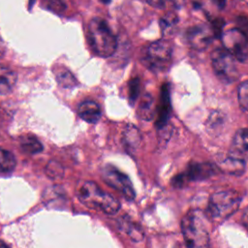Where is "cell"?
Wrapping results in <instances>:
<instances>
[{
	"instance_id": "obj_26",
	"label": "cell",
	"mask_w": 248,
	"mask_h": 248,
	"mask_svg": "<svg viewBox=\"0 0 248 248\" xmlns=\"http://www.w3.org/2000/svg\"><path fill=\"white\" fill-rule=\"evenodd\" d=\"M224 121H225V115L221 111L214 110L208 116L206 125H207V127H209L211 129H216V128L222 126L224 124Z\"/></svg>"
},
{
	"instance_id": "obj_5",
	"label": "cell",
	"mask_w": 248,
	"mask_h": 248,
	"mask_svg": "<svg viewBox=\"0 0 248 248\" xmlns=\"http://www.w3.org/2000/svg\"><path fill=\"white\" fill-rule=\"evenodd\" d=\"M172 46L167 40H158L146 46L141 56V63L148 70L159 73L170 65Z\"/></svg>"
},
{
	"instance_id": "obj_30",
	"label": "cell",
	"mask_w": 248,
	"mask_h": 248,
	"mask_svg": "<svg viewBox=\"0 0 248 248\" xmlns=\"http://www.w3.org/2000/svg\"><path fill=\"white\" fill-rule=\"evenodd\" d=\"M0 248H9V247L3 241L0 240Z\"/></svg>"
},
{
	"instance_id": "obj_22",
	"label": "cell",
	"mask_w": 248,
	"mask_h": 248,
	"mask_svg": "<svg viewBox=\"0 0 248 248\" xmlns=\"http://www.w3.org/2000/svg\"><path fill=\"white\" fill-rule=\"evenodd\" d=\"M177 22H178V17L174 13L170 12V13L166 14L160 19V27H161L162 34L163 35H170L171 33H173L176 28Z\"/></svg>"
},
{
	"instance_id": "obj_19",
	"label": "cell",
	"mask_w": 248,
	"mask_h": 248,
	"mask_svg": "<svg viewBox=\"0 0 248 248\" xmlns=\"http://www.w3.org/2000/svg\"><path fill=\"white\" fill-rule=\"evenodd\" d=\"M155 110L156 108L154 106V99L149 93H145L139 105L138 108V116L144 121H150L153 119L155 115Z\"/></svg>"
},
{
	"instance_id": "obj_31",
	"label": "cell",
	"mask_w": 248,
	"mask_h": 248,
	"mask_svg": "<svg viewBox=\"0 0 248 248\" xmlns=\"http://www.w3.org/2000/svg\"><path fill=\"white\" fill-rule=\"evenodd\" d=\"M3 50H4V48H3V46H2V44L0 42V56L3 54Z\"/></svg>"
},
{
	"instance_id": "obj_14",
	"label": "cell",
	"mask_w": 248,
	"mask_h": 248,
	"mask_svg": "<svg viewBox=\"0 0 248 248\" xmlns=\"http://www.w3.org/2000/svg\"><path fill=\"white\" fill-rule=\"evenodd\" d=\"M78 116L87 123H97L101 116L100 106L94 101H83L78 107Z\"/></svg>"
},
{
	"instance_id": "obj_32",
	"label": "cell",
	"mask_w": 248,
	"mask_h": 248,
	"mask_svg": "<svg viewBox=\"0 0 248 248\" xmlns=\"http://www.w3.org/2000/svg\"><path fill=\"white\" fill-rule=\"evenodd\" d=\"M100 1H101L102 3H104V4H109L111 0H100Z\"/></svg>"
},
{
	"instance_id": "obj_2",
	"label": "cell",
	"mask_w": 248,
	"mask_h": 248,
	"mask_svg": "<svg viewBox=\"0 0 248 248\" xmlns=\"http://www.w3.org/2000/svg\"><path fill=\"white\" fill-rule=\"evenodd\" d=\"M181 232L187 248H211L205 216L202 210L191 209L184 215Z\"/></svg>"
},
{
	"instance_id": "obj_16",
	"label": "cell",
	"mask_w": 248,
	"mask_h": 248,
	"mask_svg": "<svg viewBox=\"0 0 248 248\" xmlns=\"http://www.w3.org/2000/svg\"><path fill=\"white\" fill-rule=\"evenodd\" d=\"M117 226L120 231L124 232L133 241L139 242L141 241L144 238V232L141 229V227L133 222L131 219L128 217H122L118 220Z\"/></svg>"
},
{
	"instance_id": "obj_3",
	"label": "cell",
	"mask_w": 248,
	"mask_h": 248,
	"mask_svg": "<svg viewBox=\"0 0 248 248\" xmlns=\"http://www.w3.org/2000/svg\"><path fill=\"white\" fill-rule=\"evenodd\" d=\"M87 40L93 52L101 57L111 56L117 46V39L107 22L102 18H92L87 27Z\"/></svg>"
},
{
	"instance_id": "obj_18",
	"label": "cell",
	"mask_w": 248,
	"mask_h": 248,
	"mask_svg": "<svg viewBox=\"0 0 248 248\" xmlns=\"http://www.w3.org/2000/svg\"><path fill=\"white\" fill-rule=\"evenodd\" d=\"M16 82V74L10 68L0 65V94H9Z\"/></svg>"
},
{
	"instance_id": "obj_27",
	"label": "cell",
	"mask_w": 248,
	"mask_h": 248,
	"mask_svg": "<svg viewBox=\"0 0 248 248\" xmlns=\"http://www.w3.org/2000/svg\"><path fill=\"white\" fill-rule=\"evenodd\" d=\"M44 4L47 10L56 14L63 13L66 9V3L64 0H44Z\"/></svg>"
},
{
	"instance_id": "obj_1",
	"label": "cell",
	"mask_w": 248,
	"mask_h": 248,
	"mask_svg": "<svg viewBox=\"0 0 248 248\" xmlns=\"http://www.w3.org/2000/svg\"><path fill=\"white\" fill-rule=\"evenodd\" d=\"M77 197L87 207L113 215L120 209V202L110 194L103 191L95 182L79 181L76 189Z\"/></svg>"
},
{
	"instance_id": "obj_24",
	"label": "cell",
	"mask_w": 248,
	"mask_h": 248,
	"mask_svg": "<svg viewBox=\"0 0 248 248\" xmlns=\"http://www.w3.org/2000/svg\"><path fill=\"white\" fill-rule=\"evenodd\" d=\"M238 103L239 107L243 112H246L248 109V81L244 80L238 86Z\"/></svg>"
},
{
	"instance_id": "obj_10",
	"label": "cell",
	"mask_w": 248,
	"mask_h": 248,
	"mask_svg": "<svg viewBox=\"0 0 248 248\" xmlns=\"http://www.w3.org/2000/svg\"><path fill=\"white\" fill-rule=\"evenodd\" d=\"M185 36L188 44L197 50H204L214 38L211 27L206 24L195 25L189 28Z\"/></svg>"
},
{
	"instance_id": "obj_25",
	"label": "cell",
	"mask_w": 248,
	"mask_h": 248,
	"mask_svg": "<svg viewBox=\"0 0 248 248\" xmlns=\"http://www.w3.org/2000/svg\"><path fill=\"white\" fill-rule=\"evenodd\" d=\"M140 94V78H134L129 81L128 84V97L131 106H134Z\"/></svg>"
},
{
	"instance_id": "obj_23",
	"label": "cell",
	"mask_w": 248,
	"mask_h": 248,
	"mask_svg": "<svg viewBox=\"0 0 248 248\" xmlns=\"http://www.w3.org/2000/svg\"><path fill=\"white\" fill-rule=\"evenodd\" d=\"M46 173L51 179L61 178L64 174V169L60 163H58L57 161L51 160L47 163L46 167Z\"/></svg>"
},
{
	"instance_id": "obj_29",
	"label": "cell",
	"mask_w": 248,
	"mask_h": 248,
	"mask_svg": "<svg viewBox=\"0 0 248 248\" xmlns=\"http://www.w3.org/2000/svg\"><path fill=\"white\" fill-rule=\"evenodd\" d=\"M213 2L219 9H223L226 6V0H213Z\"/></svg>"
},
{
	"instance_id": "obj_13",
	"label": "cell",
	"mask_w": 248,
	"mask_h": 248,
	"mask_svg": "<svg viewBox=\"0 0 248 248\" xmlns=\"http://www.w3.org/2000/svg\"><path fill=\"white\" fill-rule=\"evenodd\" d=\"M122 141L126 151L134 154L140 147L141 142V136L139 129L132 123L125 126L122 135Z\"/></svg>"
},
{
	"instance_id": "obj_11",
	"label": "cell",
	"mask_w": 248,
	"mask_h": 248,
	"mask_svg": "<svg viewBox=\"0 0 248 248\" xmlns=\"http://www.w3.org/2000/svg\"><path fill=\"white\" fill-rule=\"evenodd\" d=\"M171 106H170V84L164 83L161 87L160 102L157 108V118L155 126L158 130L167 126L168 120L170 115Z\"/></svg>"
},
{
	"instance_id": "obj_8",
	"label": "cell",
	"mask_w": 248,
	"mask_h": 248,
	"mask_svg": "<svg viewBox=\"0 0 248 248\" xmlns=\"http://www.w3.org/2000/svg\"><path fill=\"white\" fill-rule=\"evenodd\" d=\"M102 176L107 184L119 191L126 200L134 201L136 193L127 174L120 171L112 165H107L102 170Z\"/></svg>"
},
{
	"instance_id": "obj_4",
	"label": "cell",
	"mask_w": 248,
	"mask_h": 248,
	"mask_svg": "<svg viewBox=\"0 0 248 248\" xmlns=\"http://www.w3.org/2000/svg\"><path fill=\"white\" fill-rule=\"evenodd\" d=\"M241 199L240 194L232 190L214 193L209 197L206 213L215 221L225 220L238 209Z\"/></svg>"
},
{
	"instance_id": "obj_9",
	"label": "cell",
	"mask_w": 248,
	"mask_h": 248,
	"mask_svg": "<svg viewBox=\"0 0 248 248\" xmlns=\"http://www.w3.org/2000/svg\"><path fill=\"white\" fill-rule=\"evenodd\" d=\"M214 173L215 167L210 163H191L184 172L173 177L172 184L175 187H181L190 181L209 178Z\"/></svg>"
},
{
	"instance_id": "obj_6",
	"label": "cell",
	"mask_w": 248,
	"mask_h": 248,
	"mask_svg": "<svg viewBox=\"0 0 248 248\" xmlns=\"http://www.w3.org/2000/svg\"><path fill=\"white\" fill-rule=\"evenodd\" d=\"M211 65L216 77L225 83L235 81L238 77V69L235 58L224 47L215 48L211 52Z\"/></svg>"
},
{
	"instance_id": "obj_21",
	"label": "cell",
	"mask_w": 248,
	"mask_h": 248,
	"mask_svg": "<svg viewBox=\"0 0 248 248\" xmlns=\"http://www.w3.org/2000/svg\"><path fill=\"white\" fill-rule=\"evenodd\" d=\"M16 165L15 155L2 147H0V174L12 172Z\"/></svg>"
},
{
	"instance_id": "obj_12",
	"label": "cell",
	"mask_w": 248,
	"mask_h": 248,
	"mask_svg": "<svg viewBox=\"0 0 248 248\" xmlns=\"http://www.w3.org/2000/svg\"><path fill=\"white\" fill-rule=\"evenodd\" d=\"M247 151H248L247 129L241 128L237 130V132L234 134L232 140L230 152L228 155L238 160L246 161Z\"/></svg>"
},
{
	"instance_id": "obj_20",
	"label": "cell",
	"mask_w": 248,
	"mask_h": 248,
	"mask_svg": "<svg viewBox=\"0 0 248 248\" xmlns=\"http://www.w3.org/2000/svg\"><path fill=\"white\" fill-rule=\"evenodd\" d=\"M20 148L28 154H37L43 151L44 146L33 135H24L19 140Z\"/></svg>"
},
{
	"instance_id": "obj_28",
	"label": "cell",
	"mask_w": 248,
	"mask_h": 248,
	"mask_svg": "<svg viewBox=\"0 0 248 248\" xmlns=\"http://www.w3.org/2000/svg\"><path fill=\"white\" fill-rule=\"evenodd\" d=\"M147 3L156 9H163L166 7L168 2H173V0H146Z\"/></svg>"
},
{
	"instance_id": "obj_17",
	"label": "cell",
	"mask_w": 248,
	"mask_h": 248,
	"mask_svg": "<svg viewBox=\"0 0 248 248\" xmlns=\"http://www.w3.org/2000/svg\"><path fill=\"white\" fill-rule=\"evenodd\" d=\"M53 72H54L56 81L61 87L71 89L76 87L78 84L76 77L66 67L56 65L53 68Z\"/></svg>"
},
{
	"instance_id": "obj_7",
	"label": "cell",
	"mask_w": 248,
	"mask_h": 248,
	"mask_svg": "<svg viewBox=\"0 0 248 248\" xmlns=\"http://www.w3.org/2000/svg\"><path fill=\"white\" fill-rule=\"evenodd\" d=\"M224 48L227 49L236 60L244 63L248 56L247 34L238 28H232L222 33Z\"/></svg>"
},
{
	"instance_id": "obj_15",
	"label": "cell",
	"mask_w": 248,
	"mask_h": 248,
	"mask_svg": "<svg viewBox=\"0 0 248 248\" xmlns=\"http://www.w3.org/2000/svg\"><path fill=\"white\" fill-rule=\"evenodd\" d=\"M217 167L225 172L234 175H241L246 169V161L238 160L231 156H226L217 162Z\"/></svg>"
}]
</instances>
